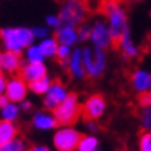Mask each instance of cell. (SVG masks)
<instances>
[{
  "mask_svg": "<svg viewBox=\"0 0 151 151\" xmlns=\"http://www.w3.org/2000/svg\"><path fill=\"white\" fill-rule=\"evenodd\" d=\"M101 11L108 19L111 36L115 45H118L119 39L129 31L128 15L125 11L121 0H103L101 1Z\"/></svg>",
  "mask_w": 151,
  "mask_h": 151,
  "instance_id": "obj_1",
  "label": "cell"
},
{
  "mask_svg": "<svg viewBox=\"0 0 151 151\" xmlns=\"http://www.w3.org/2000/svg\"><path fill=\"white\" fill-rule=\"evenodd\" d=\"M0 39L6 51H11L21 55L22 53H25L28 47L33 45L35 36L32 33V29L29 28L13 27L0 29Z\"/></svg>",
  "mask_w": 151,
  "mask_h": 151,
  "instance_id": "obj_2",
  "label": "cell"
},
{
  "mask_svg": "<svg viewBox=\"0 0 151 151\" xmlns=\"http://www.w3.org/2000/svg\"><path fill=\"white\" fill-rule=\"evenodd\" d=\"M58 126H72L82 114V104L75 93H69L61 104L53 111Z\"/></svg>",
  "mask_w": 151,
  "mask_h": 151,
  "instance_id": "obj_3",
  "label": "cell"
},
{
  "mask_svg": "<svg viewBox=\"0 0 151 151\" xmlns=\"http://www.w3.org/2000/svg\"><path fill=\"white\" fill-rule=\"evenodd\" d=\"M87 15V6L85 0H64L60 10L61 25L76 28L85 21Z\"/></svg>",
  "mask_w": 151,
  "mask_h": 151,
  "instance_id": "obj_4",
  "label": "cell"
},
{
  "mask_svg": "<svg viewBox=\"0 0 151 151\" xmlns=\"http://www.w3.org/2000/svg\"><path fill=\"white\" fill-rule=\"evenodd\" d=\"M82 63L87 76L93 79L100 78L107 68L105 50H100L96 47H85L82 50Z\"/></svg>",
  "mask_w": 151,
  "mask_h": 151,
  "instance_id": "obj_5",
  "label": "cell"
},
{
  "mask_svg": "<svg viewBox=\"0 0 151 151\" xmlns=\"http://www.w3.org/2000/svg\"><path fill=\"white\" fill-rule=\"evenodd\" d=\"M82 134L73 126H60L53 134V146L57 151H73L78 148Z\"/></svg>",
  "mask_w": 151,
  "mask_h": 151,
  "instance_id": "obj_6",
  "label": "cell"
},
{
  "mask_svg": "<svg viewBox=\"0 0 151 151\" xmlns=\"http://www.w3.org/2000/svg\"><path fill=\"white\" fill-rule=\"evenodd\" d=\"M105 111H107V101L100 93L89 96L82 104L83 116L90 121H99L100 118H103Z\"/></svg>",
  "mask_w": 151,
  "mask_h": 151,
  "instance_id": "obj_7",
  "label": "cell"
},
{
  "mask_svg": "<svg viewBox=\"0 0 151 151\" xmlns=\"http://www.w3.org/2000/svg\"><path fill=\"white\" fill-rule=\"evenodd\" d=\"M90 42L93 47L100 49V50H107L114 45L112 36H111L110 28L104 21H96L92 25V32H90Z\"/></svg>",
  "mask_w": 151,
  "mask_h": 151,
  "instance_id": "obj_8",
  "label": "cell"
},
{
  "mask_svg": "<svg viewBox=\"0 0 151 151\" xmlns=\"http://www.w3.org/2000/svg\"><path fill=\"white\" fill-rule=\"evenodd\" d=\"M68 96H69V92L68 89L64 86V83L60 82V81H54L51 83L49 92L46 93V96L43 97V107H45V110L53 112Z\"/></svg>",
  "mask_w": 151,
  "mask_h": 151,
  "instance_id": "obj_9",
  "label": "cell"
},
{
  "mask_svg": "<svg viewBox=\"0 0 151 151\" xmlns=\"http://www.w3.org/2000/svg\"><path fill=\"white\" fill-rule=\"evenodd\" d=\"M28 92H29V86L28 83L21 78V75H14L7 81V87H6V96L9 97V100L11 103H22L24 100H27Z\"/></svg>",
  "mask_w": 151,
  "mask_h": 151,
  "instance_id": "obj_10",
  "label": "cell"
},
{
  "mask_svg": "<svg viewBox=\"0 0 151 151\" xmlns=\"http://www.w3.org/2000/svg\"><path fill=\"white\" fill-rule=\"evenodd\" d=\"M32 126L40 132H49L58 126L54 114L50 111H37L32 116Z\"/></svg>",
  "mask_w": 151,
  "mask_h": 151,
  "instance_id": "obj_11",
  "label": "cell"
},
{
  "mask_svg": "<svg viewBox=\"0 0 151 151\" xmlns=\"http://www.w3.org/2000/svg\"><path fill=\"white\" fill-rule=\"evenodd\" d=\"M130 85L132 89L136 93L142 94V93L150 92L151 87V72L147 69H136L130 76Z\"/></svg>",
  "mask_w": 151,
  "mask_h": 151,
  "instance_id": "obj_12",
  "label": "cell"
},
{
  "mask_svg": "<svg viewBox=\"0 0 151 151\" xmlns=\"http://www.w3.org/2000/svg\"><path fill=\"white\" fill-rule=\"evenodd\" d=\"M47 76V67L45 63L42 64H25L21 69V78L27 83H32L35 81Z\"/></svg>",
  "mask_w": 151,
  "mask_h": 151,
  "instance_id": "obj_13",
  "label": "cell"
},
{
  "mask_svg": "<svg viewBox=\"0 0 151 151\" xmlns=\"http://www.w3.org/2000/svg\"><path fill=\"white\" fill-rule=\"evenodd\" d=\"M118 46L125 60H134V58H137L139 54H140V50H139V47L136 46V43L133 40L132 35H130V31H128L124 36L119 39Z\"/></svg>",
  "mask_w": 151,
  "mask_h": 151,
  "instance_id": "obj_14",
  "label": "cell"
},
{
  "mask_svg": "<svg viewBox=\"0 0 151 151\" xmlns=\"http://www.w3.org/2000/svg\"><path fill=\"white\" fill-rule=\"evenodd\" d=\"M25 64H27V61L21 58V55L11 53V51L3 53V72L11 73L14 76V73L21 72V69Z\"/></svg>",
  "mask_w": 151,
  "mask_h": 151,
  "instance_id": "obj_15",
  "label": "cell"
},
{
  "mask_svg": "<svg viewBox=\"0 0 151 151\" xmlns=\"http://www.w3.org/2000/svg\"><path fill=\"white\" fill-rule=\"evenodd\" d=\"M68 72L73 79H83L87 76L86 69L82 63V50L81 49H73V53L69 58Z\"/></svg>",
  "mask_w": 151,
  "mask_h": 151,
  "instance_id": "obj_16",
  "label": "cell"
},
{
  "mask_svg": "<svg viewBox=\"0 0 151 151\" xmlns=\"http://www.w3.org/2000/svg\"><path fill=\"white\" fill-rule=\"evenodd\" d=\"M55 39L60 45H64V46H69L72 47L75 46L79 42L78 37V28L73 27H65V25H61V27L55 31Z\"/></svg>",
  "mask_w": 151,
  "mask_h": 151,
  "instance_id": "obj_17",
  "label": "cell"
},
{
  "mask_svg": "<svg viewBox=\"0 0 151 151\" xmlns=\"http://www.w3.org/2000/svg\"><path fill=\"white\" fill-rule=\"evenodd\" d=\"M17 136H18V128L15 126V124L0 119V147L13 142L14 139H17Z\"/></svg>",
  "mask_w": 151,
  "mask_h": 151,
  "instance_id": "obj_18",
  "label": "cell"
},
{
  "mask_svg": "<svg viewBox=\"0 0 151 151\" xmlns=\"http://www.w3.org/2000/svg\"><path fill=\"white\" fill-rule=\"evenodd\" d=\"M60 43L57 42L54 36H49L46 39L39 42V49H40L42 54L45 55V58H54L58 51Z\"/></svg>",
  "mask_w": 151,
  "mask_h": 151,
  "instance_id": "obj_19",
  "label": "cell"
},
{
  "mask_svg": "<svg viewBox=\"0 0 151 151\" xmlns=\"http://www.w3.org/2000/svg\"><path fill=\"white\" fill-rule=\"evenodd\" d=\"M19 114H21V107H19V104L11 103V101L6 105L4 108L0 110L1 121H7V122H15V121L19 118Z\"/></svg>",
  "mask_w": 151,
  "mask_h": 151,
  "instance_id": "obj_20",
  "label": "cell"
},
{
  "mask_svg": "<svg viewBox=\"0 0 151 151\" xmlns=\"http://www.w3.org/2000/svg\"><path fill=\"white\" fill-rule=\"evenodd\" d=\"M51 83H53V81L49 76H45V78L39 79V81L28 83V86H29V92H32L33 94H36V96H46V93L49 92Z\"/></svg>",
  "mask_w": 151,
  "mask_h": 151,
  "instance_id": "obj_21",
  "label": "cell"
},
{
  "mask_svg": "<svg viewBox=\"0 0 151 151\" xmlns=\"http://www.w3.org/2000/svg\"><path fill=\"white\" fill-rule=\"evenodd\" d=\"M24 60L27 61L28 64H42L45 63V55L42 54L40 49H39V45H35L33 43L32 46H29L24 53Z\"/></svg>",
  "mask_w": 151,
  "mask_h": 151,
  "instance_id": "obj_22",
  "label": "cell"
},
{
  "mask_svg": "<svg viewBox=\"0 0 151 151\" xmlns=\"http://www.w3.org/2000/svg\"><path fill=\"white\" fill-rule=\"evenodd\" d=\"M99 144H100V140L96 134H85L81 137L78 144V151H94L99 148Z\"/></svg>",
  "mask_w": 151,
  "mask_h": 151,
  "instance_id": "obj_23",
  "label": "cell"
},
{
  "mask_svg": "<svg viewBox=\"0 0 151 151\" xmlns=\"http://www.w3.org/2000/svg\"><path fill=\"white\" fill-rule=\"evenodd\" d=\"M0 151H28L27 143L22 139H14L13 142L7 143L6 146L0 147Z\"/></svg>",
  "mask_w": 151,
  "mask_h": 151,
  "instance_id": "obj_24",
  "label": "cell"
},
{
  "mask_svg": "<svg viewBox=\"0 0 151 151\" xmlns=\"http://www.w3.org/2000/svg\"><path fill=\"white\" fill-rule=\"evenodd\" d=\"M139 151H151V130H144L139 136Z\"/></svg>",
  "mask_w": 151,
  "mask_h": 151,
  "instance_id": "obj_25",
  "label": "cell"
},
{
  "mask_svg": "<svg viewBox=\"0 0 151 151\" xmlns=\"http://www.w3.org/2000/svg\"><path fill=\"white\" fill-rule=\"evenodd\" d=\"M72 53H73L72 47L64 46V45H60L58 51H57V55H55V58L58 60L60 63H64V61H69V58H71Z\"/></svg>",
  "mask_w": 151,
  "mask_h": 151,
  "instance_id": "obj_26",
  "label": "cell"
},
{
  "mask_svg": "<svg viewBox=\"0 0 151 151\" xmlns=\"http://www.w3.org/2000/svg\"><path fill=\"white\" fill-rule=\"evenodd\" d=\"M140 124H142L143 129L151 130V107L143 108L142 114H140Z\"/></svg>",
  "mask_w": 151,
  "mask_h": 151,
  "instance_id": "obj_27",
  "label": "cell"
},
{
  "mask_svg": "<svg viewBox=\"0 0 151 151\" xmlns=\"http://www.w3.org/2000/svg\"><path fill=\"white\" fill-rule=\"evenodd\" d=\"M32 33L35 36V40H43L50 36V29L47 27H36L32 28Z\"/></svg>",
  "mask_w": 151,
  "mask_h": 151,
  "instance_id": "obj_28",
  "label": "cell"
},
{
  "mask_svg": "<svg viewBox=\"0 0 151 151\" xmlns=\"http://www.w3.org/2000/svg\"><path fill=\"white\" fill-rule=\"evenodd\" d=\"M90 32H92V27H89V25H81V27L78 28L79 42L90 40Z\"/></svg>",
  "mask_w": 151,
  "mask_h": 151,
  "instance_id": "obj_29",
  "label": "cell"
},
{
  "mask_svg": "<svg viewBox=\"0 0 151 151\" xmlns=\"http://www.w3.org/2000/svg\"><path fill=\"white\" fill-rule=\"evenodd\" d=\"M137 103H139V105H140L142 108H148V107H151V93L146 92V93L139 94Z\"/></svg>",
  "mask_w": 151,
  "mask_h": 151,
  "instance_id": "obj_30",
  "label": "cell"
},
{
  "mask_svg": "<svg viewBox=\"0 0 151 151\" xmlns=\"http://www.w3.org/2000/svg\"><path fill=\"white\" fill-rule=\"evenodd\" d=\"M46 25L49 29H58L61 27V21H60V17L58 15H49L46 18Z\"/></svg>",
  "mask_w": 151,
  "mask_h": 151,
  "instance_id": "obj_31",
  "label": "cell"
},
{
  "mask_svg": "<svg viewBox=\"0 0 151 151\" xmlns=\"http://www.w3.org/2000/svg\"><path fill=\"white\" fill-rule=\"evenodd\" d=\"M85 126L87 128V130L92 133H96L99 132V129H100V126H99V124H97L96 121H90V119H86V122H85Z\"/></svg>",
  "mask_w": 151,
  "mask_h": 151,
  "instance_id": "obj_32",
  "label": "cell"
},
{
  "mask_svg": "<svg viewBox=\"0 0 151 151\" xmlns=\"http://www.w3.org/2000/svg\"><path fill=\"white\" fill-rule=\"evenodd\" d=\"M7 81L9 79L4 76V73H0V94H4L6 93V87H7Z\"/></svg>",
  "mask_w": 151,
  "mask_h": 151,
  "instance_id": "obj_33",
  "label": "cell"
},
{
  "mask_svg": "<svg viewBox=\"0 0 151 151\" xmlns=\"http://www.w3.org/2000/svg\"><path fill=\"white\" fill-rule=\"evenodd\" d=\"M19 107H21V111H31L33 108V103L31 100H24L22 103H19Z\"/></svg>",
  "mask_w": 151,
  "mask_h": 151,
  "instance_id": "obj_34",
  "label": "cell"
},
{
  "mask_svg": "<svg viewBox=\"0 0 151 151\" xmlns=\"http://www.w3.org/2000/svg\"><path fill=\"white\" fill-rule=\"evenodd\" d=\"M28 151H51V148L50 147H47V146H45V144H35V146L29 147Z\"/></svg>",
  "mask_w": 151,
  "mask_h": 151,
  "instance_id": "obj_35",
  "label": "cell"
},
{
  "mask_svg": "<svg viewBox=\"0 0 151 151\" xmlns=\"http://www.w3.org/2000/svg\"><path fill=\"white\" fill-rule=\"evenodd\" d=\"M9 103H10L9 97L6 96V94H0V110H1V108H4Z\"/></svg>",
  "mask_w": 151,
  "mask_h": 151,
  "instance_id": "obj_36",
  "label": "cell"
},
{
  "mask_svg": "<svg viewBox=\"0 0 151 151\" xmlns=\"http://www.w3.org/2000/svg\"><path fill=\"white\" fill-rule=\"evenodd\" d=\"M3 72V54L0 53V73Z\"/></svg>",
  "mask_w": 151,
  "mask_h": 151,
  "instance_id": "obj_37",
  "label": "cell"
},
{
  "mask_svg": "<svg viewBox=\"0 0 151 151\" xmlns=\"http://www.w3.org/2000/svg\"><path fill=\"white\" fill-rule=\"evenodd\" d=\"M125 1H132V3H134V1H140V0H125Z\"/></svg>",
  "mask_w": 151,
  "mask_h": 151,
  "instance_id": "obj_38",
  "label": "cell"
},
{
  "mask_svg": "<svg viewBox=\"0 0 151 151\" xmlns=\"http://www.w3.org/2000/svg\"><path fill=\"white\" fill-rule=\"evenodd\" d=\"M94 151H101V150H100V148H97V150H94Z\"/></svg>",
  "mask_w": 151,
  "mask_h": 151,
  "instance_id": "obj_39",
  "label": "cell"
},
{
  "mask_svg": "<svg viewBox=\"0 0 151 151\" xmlns=\"http://www.w3.org/2000/svg\"><path fill=\"white\" fill-rule=\"evenodd\" d=\"M150 93H151V87H150Z\"/></svg>",
  "mask_w": 151,
  "mask_h": 151,
  "instance_id": "obj_40",
  "label": "cell"
},
{
  "mask_svg": "<svg viewBox=\"0 0 151 151\" xmlns=\"http://www.w3.org/2000/svg\"><path fill=\"white\" fill-rule=\"evenodd\" d=\"M73 151H78V150H73Z\"/></svg>",
  "mask_w": 151,
  "mask_h": 151,
  "instance_id": "obj_41",
  "label": "cell"
}]
</instances>
